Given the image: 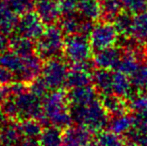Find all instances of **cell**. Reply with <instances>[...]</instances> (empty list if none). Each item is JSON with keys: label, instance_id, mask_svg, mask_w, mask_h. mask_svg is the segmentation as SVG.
I'll list each match as a JSON object with an SVG mask.
<instances>
[{"label": "cell", "instance_id": "cell-35", "mask_svg": "<svg viewBox=\"0 0 147 146\" xmlns=\"http://www.w3.org/2000/svg\"><path fill=\"white\" fill-rule=\"evenodd\" d=\"M15 81L14 75L9 69L0 65V85H9Z\"/></svg>", "mask_w": 147, "mask_h": 146}, {"label": "cell", "instance_id": "cell-20", "mask_svg": "<svg viewBox=\"0 0 147 146\" xmlns=\"http://www.w3.org/2000/svg\"><path fill=\"white\" fill-rule=\"evenodd\" d=\"M134 124V118L127 113L120 115L112 116V118L109 120V128L111 131L117 133V134H126L131 129Z\"/></svg>", "mask_w": 147, "mask_h": 146}, {"label": "cell", "instance_id": "cell-23", "mask_svg": "<svg viewBox=\"0 0 147 146\" xmlns=\"http://www.w3.org/2000/svg\"><path fill=\"white\" fill-rule=\"evenodd\" d=\"M90 146H126V142L113 131H100L94 136Z\"/></svg>", "mask_w": 147, "mask_h": 146}, {"label": "cell", "instance_id": "cell-22", "mask_svg": "<svg viewBox=\"0 0 147 146\" xmlns=\"http://www.w3.org/2000/svg\"><path fill=\"white\" fill-rule=\"evenodd\" d=\"M101 17L105 21H114L124 7L122 0H101Z\"/></svg>", "mask_w": 147, "mask_h": 146}, {"label": "cell", "instance_id": "cell-32", "mask_svg": "<svg viewBox=\"0 0 147 146\" xmlns=\"http://www.w3.org/2000/svg\"><path fill=\"white\" fill-rule=\"evenodd\" d=\"M129 109L134 113H141L147 111V92H137L130 97L128 103Z\"/></svg>", "mask_w": 147, "mask_h": 146}, {"label": "cell", "instance_id": "cell-24", "mask_svg": "<svg viewBox=\"0 0 147 146\" xmlns=\"http://www.w3.org/2000/svg\"><path fill=\"white\" fill-rule=\"evenodd\" d=\"M91 82H92V74L71 67L67 76L65 88L66 89H70V88L89 85Z\"/></svg>", "mask_w": 147, "mask_h": 146}, {"label": "cell", "instance_id": "cell-9", "mask_svg": "<svg viewBox=\"0 0 147 146\" xmlns=\"http://www.w3.org/2000/svg\"><path fill=\"white\" fill-rule=\"evenodd\" d=\"M93 21L84 18L78 11L72 13L62 14L58 25L63 30L64 34H87L91 32L93 27Z\"/></svg>", "mask_w": 147, "mask_h": 146}, {"label": "cell", "instance_id": "cell-19", "mask_svg": "<svg viewBox=\"0 0 147 146\" xmlns=\"http://www.w3.org/2000/svg\"><path fill=\"white\" fill-rule=\"evenodd\" d=\"M136 40L147 45V12L137 13L133 16L131 35Z\"/></svg>", "mask_w": 147, "mask_h": 146}, {"label": "cell", "instance_id": "cell-8", "mask_svg": "<svg viewBox=\"0 0 147 146\" xmlns=\"http://www.w3.org/2000/svg\"><path fill=\"white\" fill-rule=\"evenodd\" d=\"M46 25L42 22L36 12H27L19 17L13 34L27 37L36 41L44 32Z\"/></svg>", "mask_w": 147, "mask_h": 146}, {"label": "cell", "instance_id": "cell-27", "mask_svg": "<svg viewBox=\"0 0 147 146\" xmlns=\"http://www.w3.org/2000/svg\"><path fill=\"white\" fill-rule=\"evenodd\" d=\"M139 58L140 54H138V53L124 50L123 56L121 58L117 71H120V72L126 74V75H131L132 72L140 64Z\"/></svg>", "mask_w": 147, "mask_h": 146}, {"label": "cell", "instance_id": "cell-37", "mask_svg": "<svg viewBox=\"0 0 147 146\" xmlns=\"http://www.w3.org/2000/svg\"><path fill=\"white\" fill-rule=\"evenodd\" d=\"M39 145H40V140L22 137L19 140V142L15 146H39Z\"/></svg>", "mask_w": 147, "mask_h": 146}, {"label": "cell", "instance_id": "cell-7", "mask_svg": "<svg viewBox=\"0 0 147 146\" xmlns=\"http://www.w3.org/2000/svg\"><path fill=\"white\" fill-rule=\"evenodd\" d=\"M118 35L119 33L117 29L111 22L104 20L103 22L94 24L92 30L89 33V39L93 52L116 45Z\"/></svg>", "mask_w": 147, "mask_h": 146}, {"label": "cell", "instance_id": "cell-31", "mask_svg": "<svg viewBox=\"0 0 147 146\" xmlns=\"http://www.w3.org/2000/svg\"><path fill=\"white\" fill-rule=\"evenodd\" d=\"M5 2L18 16L33 11L35 8V0H5Z\"/></svg>", "mask_w": 147, "mask_h": 146}, {"label": "cell", "instance_id": "cell-18", "mask_svg": "<svg viewBox=\"0 0 147 146\" xmlns=\"http://www.w3.org/2000/svg\"><path fill=\"white\" fill-rule=\"evenodd\" d=\"M101 103L104 106L107 113L109 115L111 114V116L124 114L127 112V109L129 108V105L128 103H126L125 99L115 94H108V95L102 96Z\"/></svg>", "mask_w": 147, "mask_h": 146}, {"label": "cell", "instance_id": "cell-10", "mask_svg": "<svg viewBox=\"0 0 147 146\" xmlns=\"http://www.w3.org/2000/svg\"><path fill=\"white\" fill-rule=\"evenodd\" d=\"M94 136L82 125H69L62 130V146H90Z\"/></svg>", "mask_w": 147, "mask_h": 146}, {"label": "cell", "instance_id": "cell-1", "mask_svg": "<svg viewBox=\"0 0 147 146\" xmlns=\"http://www.w3.org/2000/svg\"><path fill=\"white\" fill-rule=\"evenodd\" d=\"M42 102L43 111L50 126L58 127L63 130L71 125L73 120L66 91H62V89L50 91L42 99Z\"/></svg>", "mask_w": 147, "mask_h": 146}, {"label": "cell", "instance_id": "cell-14", "mask_svg": "<svg viewBox=\"0 0 147 146\" xmlns=\"http://www.w3.org/2000/svg\"><path fill=\"white\" fill-rule=\"evenodd\" d=\"M113 74L112 70L99 68L94 70L92 73V84L96 91L102 96L112 94L113 85Z\"/></svg>", "mask_w": 147, "mask_h": 146}, {"label": "cell", "instance_id": "cell-12", "mask_svg": "<svg viewBox=\"0 0 147 146\" xmlns=\"http://www.w3.org/2000/svg\"><path fill=\"white\" fill-rule=\"evenodd\" d=\"M35 12L45 25H52L59 21L62 16L58 0H36Z\"/></svg>", "mask_w": 147, "mask_h": 146}, {"label": "cell", "instance_id": "cell-36", "mask_svg": "<svg viewBox=\"0 0 147 146\" xmlns=\"http://www.w3.org/2000/svg\"><path fill=\"white\" fill-rule=\"evenodd\" d=\"M9 42L10 38L8 37V35L0 31V53L9 49Z\"/></svg>", "mask_w": 147, "mask_h": 146}, {"label": "cell", "instance_id": "cell-13", "mask_svg": "<svg viewBox=\"0 0 147 146\" xmlns=\"http://www.w3.org/2000/svg\"><path fill=\"white\" fill-rule=\"evenodd\" d=\"M97 93L98 92L96 91L94 86H91L89 84V85L67 89L66 96L70 106L85 105L97 99Z\"/></svg>", "mask_w": 147, "mask_h": 146}, {"label": "cell", "instance_id": "cell-30", "mask_svg": "<svg viewBox=\"0 0 147 146\" xmlns=\"http://www.w3.org/2000/svg\"><path fill=\"white\" fill-rule=\"evenodd\" d=\"M133 16L132 13L126 11L121 12L113 21L115 28L117 29L118 33L123 37L131 35L132 24H133Z\"/></svg>", "mask_w": 147, "mask_h": 146}, {"label": "cell", "instance_id": "cell-29", "mask_svg": "<svg viewBox=\"0 0 147 146\" xmlns=\"http://www.w3.org/2000/svg\"><path fill=\"white\" fill-rule=\"evenodd\" d=\"M129 76L134 90L137 92H147V63L139 64Z\"/></svg>", "mask_w": 147, "mask_h": 146}, {"label": "cell", "instance_id": "cell-38", "mask_svg": "<svg viewBox=\"0 0 147 146\" xmlns=\"http://www.w3.org/2000/svg\"><path fill=\"white\" fill-rule=\"evenodd\" d=\"M8 95H9L8 85H0V104L7 98Z\"/></svg>", "mask_w": 147, "mask_h": 146}, {"label": "cell", "instance_id": "cell-26", "mask_svg": "<svg viewBox=\"0 0 147 146\" xmlns=\"http://www.w3.org/2000/svg\"><path fill=\"white\" fill-rule=\"evenodd\" d=\"M77 11L84 18L94 21L101 16L100 2L97 0H82L78 5Z\"/></svg>", "mask_w": 147, "mask_h": 146}, {"label": "cell", "instance_id": "cell-5", "mask_svg": "<svg viewBox=\"0 0 147 146\" xmlns=\"http://www.w3.org/2000/svg\"><path fill=\"white\" fill-rule=\"evenodd\" d=\"M69 70V63L65 59L62 60V57L49 59L44 61L41 77L46 82L50 91L60 90L65 88Z\"/></svg>", "mask_w": 147, "mask_h": 146}, {"label": "cell", "instance_id": "cell-6", "mask_svg": "<svg viewBox=\"0 0 147 146\" xmlns=\"http://www.w3.org/2000/svg\"><path fill=\"white\" fill-rule=\"evenodd\" d=\"M11 95V94H9ZM18 109V121L26 119H39L44 115L42 99L29 90L21 92L17 95H12Z\"/></svg>", "mask_w": 147, "mask_h": 146}, {"label": "cell", "instance_id": "cell-16", "mask_svg": "<svg viewBox=\"0 0 147 146\" xmlns=\"http://www.w3.org/2000/svg\"><path fill=\"white\" fill-rule=\"evenodd\" d=\"M18 19L19 16L10 9L5 0H0V31L6 35H12Z\"/></svg>", "mask_w": 147, "mask_h": 146}, {"label": "cell", "instance_id": "cell-28", "mask_svg": "<svg viewBox=\"0 0 147 146\" xmlns=\"http://www.w3.org/2000/svg\"><path fill=\"white\" fill-rule=\"evenodd\" d=\"M40 145L62 146V129L55 126L44 128L40 137Z\"/></svg>", "mask_w": 147, "mask_h": 146}, {"label": "cell", "instance_id": "cell-17", "mask_svg": "<svg viewBox=\"0 0 147 146\" xmlns=\"http://www.w3.org/2000/svg\"><path fill=\"white\" fill-rule=\"evenodd\" d=\"M112 94L124 98H130L134 94V88L130 78L120 71H115L113 74Z\"/></svg>", "mask_w": 147, "mask_h": 146}, {"label": "cell", "instance_id": "cell-25", "mask_svg": "<svg viewBox=\"0 0 147 146\" xmlns=\"http://www.w3.org/2000/svg\"><path fill=\"white\" fill-rule=\"evenodd\" d=\"M127 144L131 146H147V126L135 124L126 133Z\"/></svg>", "mask_w": 147, "mask_h": 146}, {"label": "cell", "instance_id": "cell-21", "mask_svg": "<svg viewBox=\"0 0 147 146\" xmlns=\"http://www.w3.org/2000/svg\"><path fill=\"white\" fill-rule=\"evenodd\" d=\"M19 128L23 137L40 140L44 127L37 119H26L19 121Z\"/></svg>", "mask_w": 147, "mask_h": 146}, {"label": "cell", "instance_id": "cell-2", "mask_svg": "<svg viewBox=\"0 0 147 146\" xmlns=\"http://www.w3.org/2000/svg\"><path fill=\"white\" fill-rule=\"evenodd\" d=\"M73 122L88 128L92 132H100L109 123L108 113L98 98L85 105L70 106Z\"/></svg>", "mask_w": 147, "mask_h": 146}, {"label": "cell", "instance_id": "cell-39", "mask_svg": "<svg viewBox=\"0 0 147 146\" xmlns=\"http://www.w3.org/2000/svg\"><path fill=\"white\" fill-rule=\"evenodd\" d=\"M144 58H145L146 63H147V49H146V51H145V55H144Z\"/></svg>", "mask_w": 147, "mask_h": 146}, {"label": "cell", "instance_id": "cell-4", "mask_svg": "<svg viewBox=\"0 0 147 146\" xmlns=\"http://www.w3.org/2000/svg\"><path fill=\"white\" fill-rule=\"evenodd\" d=\"M93 52L89 35L87 34H68L64 39L63 56L68 63L81 62L90 58Z\"/></svg>", "mask_w": 147, "mask_h": 146}, {"label": "cell", "instance_id": "cell-40", "mask_svg": "<svg viewBox=\"0 0 147 146\" xmlns=\"http://www.w3.org/2000/svg\"><path fill=\"white\" fill-rule=\"evenodd\" d=\"M39 146H42V145H39Z\"/></svg>", "mask_w": 147, "mask_h": 146}, {"label": "cell", "instance_id": "cell-42", "mask_svg": "<svg viewBox=\"0 0 147 146\" xmlns=\"http://www.w3.org/2000/svg\"><path fill=\"white\" fill-rule=\"evenodd\" d=\"M58 1H60V0H58Z\"/></svg>", "mask_w": 147, "mask_h": 146}, {"label": "cell", "instance_id": "cell-15", "mask_svg": "<svg viewBox=\"0 0 147 146\" xmlns=\"http://www.w3.org/2000/svg\"><path fill=\"white\" fill-rule=\"evenodd\" d=\"M9 49L22 57L36 53V41L17 34L10 35Z\"/></svg>", "mask_w": 147, "mask_h": 146}, {"label": "cell", "instance_id": "cell-11", "mask_svg": "<svg viewBox=\"0 0 147 146\" xmlns=\"http://www.w3.org/2000/svg\"><path fill=\"white\" fill-rule=\"evenodd\" d=\"M123 53L124 50H122L121 47H116V45H114V46L96 51L93 60L98 68L117 70Z\"/></svg>", "mask_w": 147, "mask_h": 146}, {"label": "cell", "instance_id": "cell-41", "mask_svg": "<svg viewBox=\"0 0 147 146\" xmlns=\"http://www.w3.org/2000/svg\"><path fill=\"white\" fill-rule=\"evenodd\" d=\"M0 114H1V112H0Z\"/></svg>", "mask_w": 147, "mask_h": 146}, {"label": "cell", "instance_id": "cell-33", "mask_svg": "<svg viewBox=\"0 0 147 146\" xmlns=\"http://www.w3.org/2000/svg\"><path fill=\"white\" fill-rule=\"evenodd\" d=\"M28 87H29V90L32 93H34L36 96L40 97L41 99H43L50 92V89L48 88L44 79L41 77V75L38 76L32 83H30L28 85Z\"/></svg>", "mask_w": 147, "mask_h": 146}, {"label": "cell", "instance_id": "cell-3", "mask_svg": "<svg viewBox=\"0 0 147 146\" xmlns=\"http://www.w3.org/2000/svg\"><path fill=\"white\" fill-rule=\"evenodd\" d=\"M64 32L58 24L48 25L36 40V53L43 61L63 56Z\"/></svg>", "mask_w": 147, "mask_h": 146}, {"label": "cell", "instance_id": "cell-34", "mask_svg": "<svg viewBox=\"0 0 147 146\" xmlns=\"http://www.w3.org/2000/svg\"><path fill=\"white\" fill-rule=\"evenodd\" d=\"M122 3L126 11L132 14L141 13L147 9V0H122Z\"/></svg>", "mask_w": 147, "mask_h": 146}]
</instances>
